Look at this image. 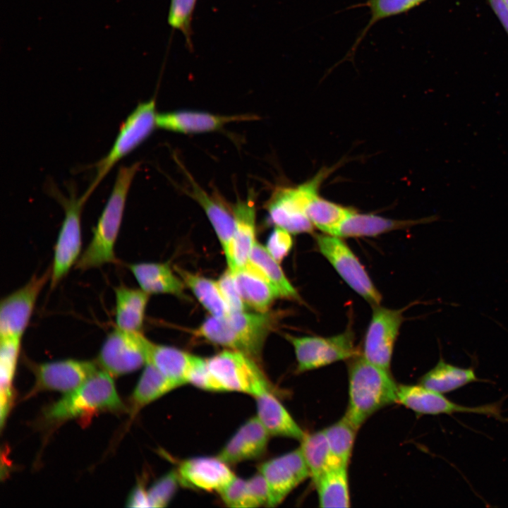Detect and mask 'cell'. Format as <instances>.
<instances>
[{"label": "cell", "mask_w": 508, "mask_h": 508, "mask_svg": "<svg viewBox=\"0 0 508 508\" xmlns=\"http://www.w3.org/2000/svg\"><path fill=\"white\" fill-rule=\"evenodd\" d=\"M140 166V162H135L119 168L111 193L93 230L92 237L75 264L78 270L85 271L116 262L115 245L127 195Z\"/></svg>", "instance_id": "6da1fadb"}, {"label": "cell", "mask_w": 508, "mask_h": 508, "mask_svg": "<svg viewBox=\"0 0 508 508\" xmlns=\"http://www.w3.org/2000/svg\"><path fill=\"white\" fill-rule=\"evenodd\" d=\"M398 385L389 370L367 361L353 358L349 366V404L344 416L358 430L374 413L397 403Z\"/></svg>", "instance_id": "7a4b0ae2"}, {"label": "cell", "mask_w": 508, "mask_h": 508, "mask_svg": "<svg viewBox=\"0 0 508 508\" xmlns=\"http://www.w3.org/2000/svg\"><path fill=\"white\" fill-rule=\"evenodd\" d=\"M112 377L102 369L98 370L49 407L46 411L47 418L62 421L101 410L121 409L123 404Z\"/></svg>", "instance_id": "3957f363"}, {"label": "cell", "mask_w": 508, "mask_h": 508, "mask_svg": "<svg viewBox=\"0 0 508 508\" xmlns=\"http://www.w3.org/2000/svg\"><path fill=\"white\" fill-rule=\"evenodd\" d=\"M206 362L217 392H235L255 397L273 389L259 362L243 353L225 349Z\"/></svg>", "instance_id": "277c9868"}, {"label": "cell", "mask_w": 508, "mask_h": 508, "mask_svg": "<svg viewBox=\"0 0 508 508\" xmlns=\"http://www.w3.org/2000/svg\"><path fill=\"white\" fill-rule=\"evenodd\" d=\"M156 101L152 98L140 102L127 116L109 153L95 164L96 174L90 186L81 196L86 202L112 167L144 142L157 127Z\"/></svg>", "instance_id": "5b68a950"}, {"label": "cell", "mask_w": 508, "mask_h": 508, "mask_svg": "<svg viewBox=\"0 0 508 508\" xmlns=\"http://www.w3.org/2000/svg\"><path fill=\"white\" fill-rule=\"evenodd\" d=\"M284 338L294 347L298 373L351 359L359 355L355 345L354 334L350 329L329 337H296L285 334Z\"/></svg>", "instance_id": "8992f818"}, {"label": "cell", "mask_w": 508, "mask_h": 508, "mask_svg": "<svg viewBox=\"0 0 508 508\" xmlns=\"http://www.w3.org/2000/svg\"><path fill=\"white\" fill-rule=\"evenodd\" d=\"M318 189L311 179L296 187L277 188L265 205L270 223L291 234L312 232L314 226L306 214V208L318 194Z\"/></svg>", "instance_id": "52a82bcc"}, {"label": "cell", "mask_w": 508, "mask_h": 508, "mask_svg": "<svg viewBox=\"0 0 508 508\" xmlns=\"http://www.w3.org/2000/svg\"><path fill=\"white\" fill-rule=\"evenodd\" d=\"M64 209V218L56 241L51 266V287L54 288L80 256L81 215L85 202L71 193L68 198L56 196Z\"/></svg>", "instance_id": "ba28073f"}, {"label": "cell", "mask_w": 508, "mask_h": 508, "mask_svg": "<svg viewBox=\"0 0 508 508\" xmlns=\"http://www.w3.org/2000/svg\"><path fill=\"white\" fill-rule=\"evenodd\" d=\"M315 241L321 254L355 292L371 305H380V293L358 258L341 237L324 233L316 234Z\"/></svg>", "instance_id": "9c48e42d"}, {"label": "cell", "mask_w": 508, "mask_h": 508, "mask_svg": "<svg viewBox=\"0 0 508 508\" xmlns=\"http://www.w3.org/2000/svg\"><path fill=\"white\" fill-rule=\"evenodd\" d=\"M148 340L140 332L116 327L103 342L97 364L112 377L133 373L147 363Z\"/></svg>", "instance_id": "30bf717a"}, {"label": "cell", "mask_w": 508, "mask_h": 508, "mask_svg": "<svg viewBox=\"0 0 508 508\" xmlns=\"http://www.w3.org/2000/svg\"><path fill=\"white\" fill-rule=\"evenodd\" d=\"M397 403L412 410L417 415H453L474 413L507 421L502 415V401L476 406L456 404L442 393L429 389L421 385H398Z\"/></svg>", "instance_id": "8fae6325"}, {"label": "cell", "mask_w": 508, "mask_h": 508, "mask_svg": "<svg viewBox=\"0 0 508 508\" xmlns=\"http://www.w3.org/2000/svg\"><path fill=\"white\" fill-rule=\"evenodd\" d=\"M264 477L268 490L267 507L281 504L298 485L310 477L300 447L260 464L258 470Z\"/></svg>", "instance_id": "7c38bea8"}, {"label": "cell", "mask_w": 508, "mask_h": 508, "mask_svg": "<svg viewBox=\"0 0 508 508\" xmlns=\"http://www.w3.org/2000/svg\"><path fill=\"white\" fill-rule=\"evenodd\" d=\"M50 278L51 268L40 275H34L22 287L1 299L0 337L22 338L29 325L38 296Z\"/></svg>", "instance_id": "4fadbf2b"}, {"label": "cell", "mask_w": 508, "mask_h": 508, "mask_svg": "<svg viewBox=\"0 0 508 508\" xmlns=\"http://www.w3.org/2000/svg\"><path fill=\"white\" fill-rule=\"evenodd\" d=\"M373 307L362 356L369 362L389 370L394 344L404 320L402 310L380 305Z\"/></svg>", "instance_id": "5bb4252c"}, {"label": "cell", "mask_w": 508, "mask_h": 508, "mask_svg": "<svg viewBox=\"0 0 508 508\" xmlns=\"http://www.w3.org/2000/svg\"><path fill=\"white\" fill-rule=\"evenodd\" d=\"M88 361L66 359L32 365L35 382L32 393L42 390L68 393L99 370Z\"/></svg>", "instance_id": "9a60e30c"}, {"label": "cell", "mask_w": 508, "mask_h": 508, "mask_svg": "<svg viewBox=\"0 0 508 508\" xmlns=\"http://www.w3.org/2000/svg\"><path fill=\"white\" fill-rule=\"evenodd\" d=\"M229 466L217 456H196L182 461L176 470L181 485L219 493L236 476Z\"/></svg>", "instance_id": "2e32d148"}, {"label": "cell", "mask_w": 508, "mask_h": 508, "mask_svg": "<svg viewBox=\"0 0 508 508\" xmlns=\"http://www.w3.org/2000/svg\"><path fill=\"white\" fill-rule=\"evenodd\" d=\"M224 320L237 344V351L260 362L265 339L272 327L273 316L244 311L229 313Z\"/></svg>", "instance_id": "e0dca14e"}, {"label": "cell", "mask_w": 508, "mask_h": 508, "mask_svg": "<svg viewBox=\"0 0 508 508\" xmlns=\"http://www.w3.org/2000/svg\"><path fill=\"white\" fill-rule=\"evenodd\" d=\"M257 119L252 114L224 116L205 111L180 110L157 114L156 125L157 128L166 131L191 134L213 132L231 122Z\"/></svg>", "instance_id": "ac0fdd59"}, {"label": "cell", "mask_w": 508, "mask_h": 508, "mask_svg": "<svg viewBox=\"0 0 508 508\" xmlns=\"http://www.w3.org/2000/svg\"><path fill=\"white\" fill-rule=\"evenodd\" d=\"M270 437L255 415L238 428L217 456L229 465L258 459L266 452Z\"/></svg>", "instance_id": "d6986e66"}, {"label": "cell", "mask_w": 508, "mask_h": 508, "mask_svg": "<svg viewBox=\"0 0 508 508\" xmlns=\"http://www.w3.org/2000/svg\"><path fill=\"white\" fill-rule=\"evenodd\" d=\"M190 183L187 193L203 209L219 240L230 269L232 266L233 240L235 221L232 210L229 209L219 198L210 195L199 186L189 174L186 173Z\"/></svg>", "instance_id": "ffe728a7"}, {"label": "cell", "mask_w": 508, "mask_h": 508, "mask_svg": "<svg viewBox=\"0 0 508 508\" xmlns=\"http://www.w3.org/2000/svg\"><path fill=\"white\" fill-rule=\"evenodd\" d=\"M254 398L256 402V416L271 437L302 440L306 433L279 400L274 389L266 390Z\"/></svg>", "instance_id": "44dd1931"}, {"label": "cell", "mask_w": 508, "mask_h": 508, "mask_svg": "<svg viewBox=\"0 0 508 508\" xmlns=\"http://www.w3.org/2000/svg\"><path fill=\"white\" fill-rule=\"evenodd\" d=\"M435 220V217L416 220H398L373 214L358 213L353 210L342 221L332 235L341 238L375 236L393 230L405 229Z\"/></svg>", "instance_id": "7402d4cb"}, {"label": "cell", "mask_w": 508, "mask_h": 508, "mask_svg": "<svg viewBox=\"0 0 508 508\" xmlns=\"http://www.w3.org/2000/svg\"><path fill=\"white\" fill-rule=\"evenodd\" d=\"M235 221L231 272L245 267L249 262L255 243V202L250 197L238 200L231 208Z\"/></svg>", "instance_id": "603a6c76"}, {"label": "cell", "mask_w": 508, "mask_h": 508, "mask_svg": "<svg viewBox=\"0 0 508 508\" xmlns=\"http://www.w3.org/2000/svg\"><path fill=\"white\" fill-rule=\"evenodd\" d=\"M231 272L242 300L257 312H267L273 301L279 297L274 286L250 262Z\"/></svg>", "instance_id": "cb8c5ba5"}, {"label": "cell", "mask_w": 508, "mask_h": 508, "mask_svg": "<svg viewBox=\"0 0 508 508\" xmlns=\"http://www.w3.org/2000/svg\"><path fill=\"white\" fill-rule=\"evenodd\" d=\"M147 361L179 387L188 384V377L198 356L175 347L148 340Z\"/></svg>", "instance_id": "d4e9b609"}, {"label": "cell", "mask_w": 508, "mask_h": 508, "mask_svg": "<svg viewBox=\"0 0 508 508\" xmlns=\"http://www.w3.org/2000/svg\"><path fill=\"white\" fill-rule=\"evenodd\" d=\"M116 327L140 332L145 320L150 294L140 289L121 285L114 289Z\"/></svg>", "instance_id": "484cf974"}, {"label": "cell", "mask_w": 508, "mask_h": 508, "mask_svg": "<svg viewBox=\"0 0 508 508\" xmlns=\"http://www.w3.org/2000/svg\"><path fill=\"white\" fill-rule=\"evenodd\" d=\"M128 268L140 288L148 294H171L181 295L183 282L176 277L169 265L159 262H138Z\"/></svg>", "instance_id": "4316f807"}, {"label": "cell", "mask_w": 508, "mask_h": 508, "mask_svg": "<svg viewBox=\"0 0 508 508\" xmlns=\"http://www.w3.org/2000/svg\"><path fill=\"white\" fill-rule=\"evenodd\" d=\"M480 381L485 382L476 376L473 367L464 368L448 363L441 355L437 364L419 378L418 383L425 388L445 394Z\"/></svg>", "instance_id": "83f0119b"}, {"label": "cell", "mask_w": 508, "mask_h": 508, "mask_svg": "<svg viewBox=\"0 0 508 508\" xmlns=\"http://www.w3.org/2000/svg\"><path fill=\"white\" fill-rule=\"evenodd\" d=\"M300 448L314 484L328 471L346 466L333 454L322 430L305 435Z\"/></svg>", "instance_id": "f1b7e54d"}, {"label": "cell", "mask_w": 508, "mask_h": 508, "mask_svg": "<svg viewBox=\"0 0 508 508\" xmlns=\"http://www.w3.org/2000/svg\"><path fill=\"white\" fill-rule=\"evenodd\" d=\"M20 337H0V418L1 426L10 411L13 401L12 383L20 348Z\"/></svg>", "instance_id": "f546056e"}, {"label": "cell", "mask_w": 508, "mask_h": 508, "mask_svg": "<svg viewBox=\"0 0 508 508\" xmlns=\"http://www.w3.org/2000/svg\"><path fill=\"white\" fill-rule=\"evenodd\" d=\"M425 1L427 0H367L363 3L348 7L347 9L358 7L368 8L370 18L356 39L350 50L336 65L346 61H354V56L359 44L375 23L383 19L406 13Z\"/></svg>", "instance_id": "4dcf8cb0"}, {"label": "cell", "mask_w": 508, "mask_h": 508, "mask_svg": "<svg viewBox=\"0 0 508 508\" xmlns=\"http://www.w3.org/2000/svg\"><path fill=\"white\" fill-rule=\"evenodd\" d=\"M179 387L152 363L147 362L131 396L133 413Z\"/></svg>", "instance_id": "1f68e13d"}, {"label": "cell", "mask_w": 508, "mask_h": 508, "mask_svg": "<svg viewBox=\"0 0 508 508\" xmlns=\"http://www.w3.org/2000/svg\"><path fill=\"white\" fill-rule=\"evenodd\" d=\"M175 269L183 283L190 288L200 303L212 316L225 318L229 313V308L217 282L178 267H176Z\"/></svg>", "instance_id": "d6a6232c"}, {"label": "cell", "mask_w": 508, "mask_h": 508, "mask_svg": "<svg viewBox=\"0 0 508 508\" xmlns=\"http://www.w3.org/2000/svg\"><path fill=\"white\" fill-rule=\"evenodd\" d=\"M274 286L279 297L300 300L298 292L287 279L279 263L266 247L255 241L249 262Z\"/></svg>", "instance_id": "836d02e7"}, {"label": "cell", "mask_w": 508, "mask_h": 508, "mask_svg": "<svg viewBox=\"0 0 508 508\" xmlns=\"http://www.w3.org/2000/svg\"><path fill=\"white\" fill-rule=\"evenodd\" d=\"M321 507H349L350 495L347 466L331 470L315 483Z\"/></svg>", "instance_id": "e575fe53"}, {"label": "cell", "mask_w": 508, "mask_h": 508, "mask_svg": "<svg viewBox=\"0 0 508 508\" xmlns=\"http://www.w3.org/2000/svg\"><path fill=\"white\" fill-rule=\"evenodd\" d=\"M353 210L315 196L306 208V214L314 226L332 235L342 221Z\"/></svg>", "instance_id": "d590c367"}, {"label": "cell", "mask_w": 508, "mask_h": 508, "mask_svg": "<svg viewBox=\"0 0 508 508\" xmlns=\"http://www.w3.org/2000/svg\"><path fill=\"white\" fill-rule=\"evenodd\" d=\"M357 430L345 416L323 430L332 452L346 466L351 458Z\"/></svg>", "instance_id": "8d00e7d4"}, {"label": "cell", "mask_w": 508, "mask_h": 508, "mask_svg": "<svg viewBox=\"0 0 508 508\" xmlns=\"http://www.w3.org/2000/svg\"><path fill=\"white\" fill-rule=\"evenodd\" d=\"M181 485L176 470H171L157 479L147 489L150 507H164L168 505Z\"/></svg>", "instance_id": "74e56055"}, {"label": "cell", "mask_w": 508, "mask_h": 508, "mask_svg": "<svg viewBox=\"0 0 508 508\" xmlns=\"http://www.w3.org/2000/svg\"><path fill=\"white\" fill-rule=\"evenodd\" d=\"M197 0H171L168 23L185 36L190 46L191 22Z\"/></svg>", "instance_id": "f35d334b"}, {"label": "cell", "mask_w": 508, "mask_h": 508, "mask_svg": "<svg viewBox=\"0 0 508 508\" xmlns=\"http://www.w3.org/2000/svg\"><path fill=\"white\" fill-rule=\"evenodd\" d=\"M227 507L250 508L246 480L236 478L218 493Z\"/></svg>", "instance_id": "ab89813d"}, {"label": "cell", "mask_w": 508, "mask_h": 508, "mask_svg": "<svg viewBox=\"0 0 508 508\" xmlns=\"http://www.w3.org/2000/svg\"><path fill=\"white\" fill-rule=\"evenodd\" d=\"M217 282L229 313L244 311L246 305L238 291L231 271L228 269Z\"/></svg>", "instance_id": "60d3db41"}, {"label": "cell", "mask_w": 508, "mask_h": 508, "mask_svg": "<svg viewBox=\"0 0 508 508\" xmlns=\"http://www.w3.org/2000/svg\"><path fill=\"white\" fill-rule=\"evenodd\" d=\"M291 234L286 230L276 226L267 239L266 248L278 262L288 255L292 248Z\"/></svg>", "instance_id": "b9f144b4"}, {"label": "cell", "mask_w": 508, "mask_h": 508, "mask_svg": "<svg viewBox=\"0 0 508 508\" xmlns=\"http://www.w3.org/2000/svg\"><path fill=\"white\" fill-rule=\"evenodd\" d=\"M250 508L267 505L268 490L262 475L258 472L246 480Z\"/></svg>", "instance_id": "7bdbcfd3"}, {"label": "cell", "mask_w": 508, "mask_h": 508, "mask_svg": "<svg viewBox=\"0 0 508 508\" xmlns=\"http://www.w3.org/2000/svg\"><path fill=\"white\" fill-rule=\"evenodd\" d=\"M126 506L130 507H150L147 490L143 485H136L131 492Z\"/></svg>", "instance_id": "ee69618b"}, {"label": "cell", "mask_w": 508, "mask_h": 508, "mask_svg": "<svg viewBox=\"0 0 508 508\" xmlns=\"http://www.w3.org/2000/svg\"><path fill=\"white\" fill-rule=\"evenodd\" d=\"M493 11L508 33V8L504 0H488Z\"/></svg>", "instance_id": "f6af8a7d"}, {"label": "cell", "mask_w": 508, "mask_h": 508, "mask_svg": "<svg viewBox=\"0 0 508 508\" xmlns=\"http://www.w3.org/2000/svg\"><path fill=\"white\" fill-rule=\"evenodd\" d=\"M507 8H508V0H504Z\"/></svg>", "instance_id": "bcb514c9"}]
</instances>
